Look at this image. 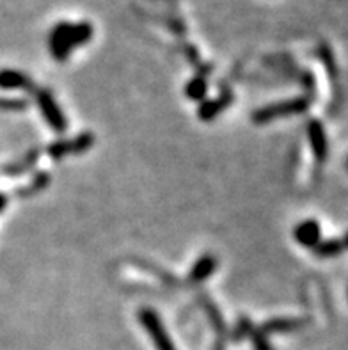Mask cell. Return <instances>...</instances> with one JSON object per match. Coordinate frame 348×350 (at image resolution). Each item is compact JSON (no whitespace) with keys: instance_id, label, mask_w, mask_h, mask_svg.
Returning <instances> with one entry per match:
<instances>
[{"instance_id":"cell-1","label":"cell","mask_w":348,"mask_h":350,"mask_svg":"<svg viewBox=\"0 0 348 350\" xmlns=\"http://www.w3.org/2000/svg\"><path fill=\"white\" fill-rule=\"evenodd\" d=\"M94 27L89 22H59L49 32V50L52 57L59 62L70 59L73 50L80 49L93 40Z\"/></svg>"},{"instance_id":"cell-3","label":"cell","mask_w":348,"mask_h":350,"mask_svg":"<svg viewBox=\"0 0 348 350\" xmlns=\"http://www.w3.org/2000/svg\"><path fill=\"white\" fill-rule=\"evenodd\" d=\"M36 102L40 107L41 114H43L44 121L49 123V126L52 130H55L57 133L66 132L68 129V120L64 112L61 111V107L57 105V102L53 100L52 93L46 91V89H36Z\"/></svg>"},{"instance_id":"cell-7","label":"cell","mask_w":348,"mask_h":350,"mask_svg":"<svg viewBox=\"0 0 348 350\" xmlns=\"http://www.w3.org/2000/svg\"><path fill=\"white\" fill-rule=\"evenodd\" d=\"M0 89H23L32 93L36 91L31 77L18 70H0Z\"/></svg>"},{"instance_id":"cell-19","label":"cell","mask_w":348,"mask_h":350,"mask_svg":"<svg viewBox=\"0 0 348 350\" xmlns=\"http://www.w3.org/2000/svg\"><path fill=\"white\" fill-rule=\"evenodd\" d=\"M252 329H254V325L251 324V320L245 319V317H242V319L238 320L237 327H235V331H233V340L240 342V340H243V338L249 336V334L252 333Z\"/></svg>"},{"instance_id":"cell-18","label":"cell","mask_w":348,"mask_h":350,"mask_svg":"<svg viewBox=\"0 0 348 350\" xmlns=\"http://www.w3.org/2000/svg\"><path fill=\"white\" fill-rule=\"evenodd\" d=\"M29 102L23 98H0V109L2 111H25Z\"/></svg>"},{"instance_id":"cell-17","label":"cell","mask_w":348,"mask_h":350,"mask_svg":"<svg viewBox=\"0 0 348 350\" xmlns=\"http://www.w3.org/2000/svg\"><path fill=\"white\" fill-rule=\"evenodd\" d=\"M203 306H204V310H206L208 317L212 319V324L215 325L217 333H221V336H224V322H222V315L219 313V310H217L212 302L208 301V299L206 301H203Z\"/></svg>"},{"instance_id":"cell-11","label":"cell","mask_w":348,"mask_h":350,"mask_svg":"<svg viewBox=\"0 0 348 350\" xmlns=\"http://www.w3.org/2000/svg\"><path fill=\"white\" fill-rule=\"evenodd\" d=\"M208 93V82L206 75L204 73H198L194 79L189 80V84L185 85V94L189 100H194V102H204Z\"/></svg>"},{"instance_id":"cell-14","label":"cell","mask_w":348,"mask_h":350,"mask_svg":"<svg viewBox=\"0 0 348 350\" xmlns=\"http://www.w3.org/2000/svg\"><path fill=\"white\" fill-rule=\"evenodd\" d=\"M49 183H50V174L44 173V171H40V173L32 178L29 185L22 187V189H16V196H20V198H29V196H34V194H38L40 191H43L44 187L49 185Z\"/></svg>"},{"instance_id":"cell-4","label":"cell","mask_w":348,"mask_h":350,"mask_svg":"<svg viewBox=\"0 0 348 350\" xmlns=\"http://www.w3.org/2000/svg\"><path fill=\"white\" fill-rule=\"evenodd\" d=\"M139 322L142 324V327L146 329V333L150 334V338L153 340L155 349L157 350H176L174 349V343L171 342L168 331L163 327L162 320H160L159 313L150 308H144V310L139 311Z\"/></svg>"},{"instance_id":"cell-8","label":"cell","mask_w":348,"mask_h":350,"mask_svg":"<svg viewBox=\"0 0 348 350\" xmlns=\"http://www.w3.org/2000/svg\"><path fill=\"white\" fill-rule=\"evenodd\" d=\"M231 100H233V96H231L230 91H226V93L222 94V96L215 98V100H206V102H203V103H201V107H199L198 116L203 121L215 120L217 116L221 114V112L224 111L226 107L230 105Z\"/></svg>"},{"instance_id":"cell-10","label":"cell","mask_w":348,"mask_h":350,"mask_svg":"<svg viewBox=\"0 0 348 350\" xmlns=\"http://www.w3.org/2000/svg\"><path fill=\"white\" fill-rule=\"evenodd\" d=\"M302 325H306L304 319H272L269 322H265L260 327L261 333L267 336V334L273 333H288V331H295L300 329Z\"/></svg>"},{"instance_id":"cell-2","label":"cell","mask_w":348,"mask_h":350,"mask_svg":"<svg viewBox=\"0 0 348 350\" xmlns=\"http://www.w3.org/2000/svg\"><path fill=\"white\" fill-rule=\"evenodd\" d=\"M309 103H311V100L308 96H297L291 98V100H284V102L261 107V109L252 112V121L256 124H267L272 123L278 118H284V116L302 114V112H306L309 109Z\"/></svg>"},{"instance_id":"cell-21","label":"cell","mask_w":348,"mask_h":350,"mask_svg":"<svg viewBox=\"0 0 348 350\" xmlns=\"http://www.w3.org/2000/svg\"><path fill=\"white\" fill-rule=\"evenodd\" d=\"M5 206H8V196L0 192V212H4Z\"/></svg>"},{"instance_id":"cell-9","label":"cell","mask_w":348,"mask_h":350,"mask_svg":"<svg viewBox=\"0 0 348 350\" xmlns=\"http://www.w3.org/2000/svg\"><path fill=\"white\" fill-rule=\"evenodd\" d=\"M217 269V258L212 256V254H203V256L199 258L198 262L194 263V267L190 269L189 280L192 283H203L206 281L210 275L215 272Z\"/></svg>"},{"instance_id":"cell-13","label":"cell","mask_w":348,"mask_h":350,"mask_svg":"<svg viewBox=\"0 0 348 350\" xmlns=\"http://www.w3.org/2000/svg\"><path fill=\"white\" fill-rule=\"evenodd\" d=\"M38 159H40V151L31 150L22 160H18L14 164L4 167V174H9V176H20V174L27 173V171H31L36 165V162H38Z\"/></svg>"},{"instance_id":"cell-12","label":"cell","mask_w":348,"mask_h":350,"mask_svg":"<svg viewBox=\"0 0 348 350\" xmlns=\"http://www.w3.org/2000/svg\"><path fill=\"white\" fill-rule=\"evenodd\" d=\"M314 256L318 258H332L338 256L345 251V242L341 239H329V240H320L313 249Z\"/></svg>"},{"instance_id":"cell-16","label":"cell","mask_w":348,"mask_h":350,"mask_svg":"<svg viewBox=\"0 0 348 350\" xmlns=\"http://www.w3.org/2000/svg\"><path fill=\"white\" fill-rule=\"evenodd\" d=\"M46 153H49V157H52L53 160H61L64 159V157L71 155L70 139H59V141L52 142V144L46 148Z\"/></svg>"},{"instance_id":"cell-20","label":"cell","mask_w":348,"mask_h":350,"mask_svg":"<svg viewBox=\"0 0 348 350\" xmlns=\"http://www.w3.org/2000/svg\"><path fill=\"white\" fill-rule=\"evenodd\" d=\"M252 338V343H254V350H272V345L269 343L267 336L261 333L260 329H252V333L249 334Z\"/></svg>"},{"instance_id":"cell-6","label":"cell","mask_w":348,"mask_h":350,"mask_svg":"<svg viewBox=\"0 0 348 350\" xmlns=\"http://www.w3.org/2000/svg\"><path fill=\"white\" fill-rule=\"evenodd\" d=\"M293 237H295V240L302 247L313 249L322 240V228H320V224L314 219H308V221H302L295 228Z\"/></svg>"},{"instance_id":"cell-5","label":"cell","mask_w":348,"mask_h":350,"mask_svg":"<svg viewBox=\"0 0 348 350\" xmlns=\"http://www.w3.org/2000/svg\"><path fill=\"white\" fill-rule=\"evenodd\" d=\"M308 135L309 144L313 148V155L318 162H323L329 153V142H327L325 129L318 120H311L308 124Z\"/></svg>"},{"instance_id":"cell-15","label":"cell","mask_w":348,"mask_h":350,"mask_svg":"<svg viewBox=\"0 0 348 350\" xmlns=\"http://www.w3.org/2000/svg\"><path fill=\"white\" fill-rule=\"evenodd\" d=\"M94 133L84 132L77 135V137L70 139V146H71V155H82L85 151H89L94 146Z\"/></svg>"}]
</instances>
